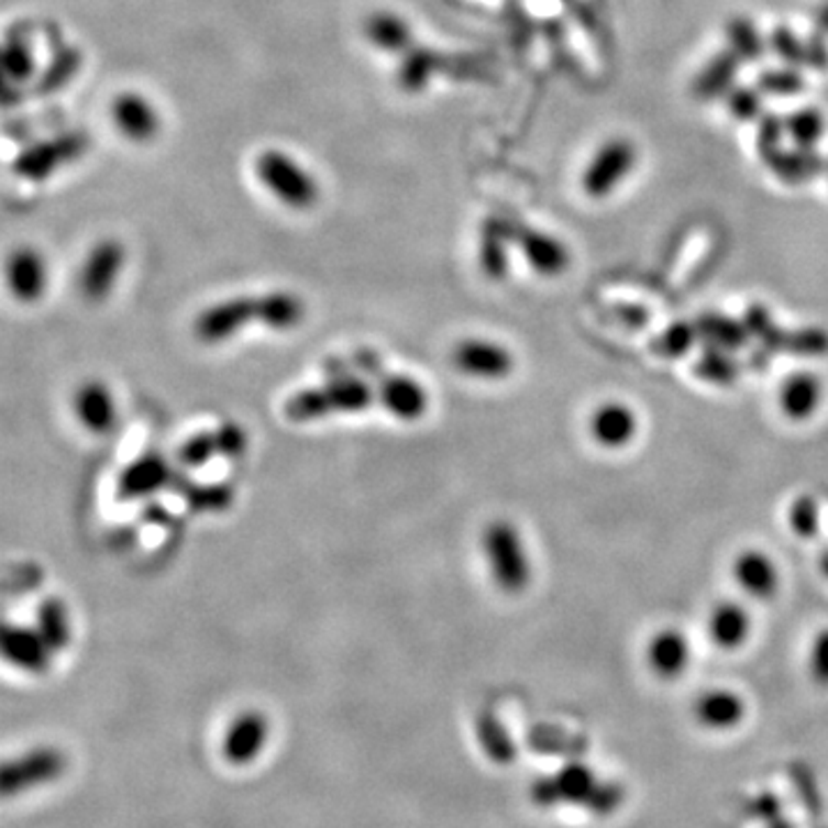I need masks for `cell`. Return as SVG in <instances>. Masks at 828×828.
Segmentation results:
<instances>
[{
    "mask_svg": "<svg viewBox=\"0 0 828 828\" xmlns=\"http://www.w3.org/2000/svg\"><path fill=\"white\" fill-rule=\"evenodd\" d=\"M375 400V387L366 378L347 375V378L328 380L322 387H311L292 394L284 412L295 423L318 421L332 415H355L371 408Z\"/></svg>",
    "mask_w": 828,
    "mask_h": 828,
    "instance_id": "6da1fadb",
    "label": "cell"
},
{
    "mask_svg": "<svg viewBox=\"0 0 828 828\" xmlns=\"http://www.w3.org/2000/svg\"><path fill=\"white\" fill-rule=\"evenodd\" d=\"M484 555L493 583L505 594H522L532 583V564L518 527L509 520H493L484 530Z\"/></svg>",
    "mask_w": 828,
    "mask_h": 828,
    "instance_id": "7a4b0ae2",
    "label": "cell"
},
{
    "mask_svg": "<svg viewBox=\"0 0 828 828\" xmlns=\"http://www.w3.org/2000/svg\"><path fill=\"white\" fill-rule=\"evenodd\" d=\"M256 173L263 187L281 200L286 208L309 210L318 200V183L284 150H265L256 159Z\"/></svg>",
    "mask_w": 828,
    "mask_h": 828,
    "instance_id": "3957f363",
    "label": "cell"
},
{
    "mask_svg": "<svg viewBox=\"0 0 828 828\" xmlns=\"http://www.w3.org/2000/svg\"><path fill=\"white\" fill-rule=\"evenodd\" d=\"M636 166V143L623 136H612L606 143H600L592 159L585 164L581 173V187L589 198L600 200L615 194L626 180H629Z\"/></svg>",
    "mask_w": 828,
    "mask_h": 828,
    "instance_id": "277c9868",
    "label": "cell"
},
{
    "mask_svg": "<svg viewBox=\"0 0 828 828\" xmlns=\"http://www.w3.org/2000/svg\"><path fill=\"white\" fill-rule=\"evenodd\" d=\"M90 147V136L86 132H65L52 139L37 141L21 150L12 162V173L23 180H46L63 166L84 157Z\"/></svg>",
    "mask_w": 828,
    "mask_h": 828,
    "instance_id": "5b68a950",
    "label": "cell"
},
{
    "mask_svg": "<svg viewBox=\"0 0 828 828\" xmlns=\"http://www.w3.org/2000/svg\"><path fill=\"white\" fill-rule=\"evenodd\" d=\"M65 766H67V760L58 748H52V746L33 748L3 766V775H0V790H3L5 796L23 794L33 787L56 781V777L63 775Z\"/></svg>",
    "mask_w": 828,
    "mask_h": 828,
    "instance_id": "8992f818",
    "label": "cell"
},
{
    "mask_svg": "<svg viewBox=\"0 0 828 828\" xmlns=\"http://www.w3.org/2000/svg\"><path fill=\"white\" fill-rule=\"evenodd\" d=\"M256 297L225 299V302L212 305L210 309L198 313V318L194 320V336L206 345L225 343L238 336L249 322H256Z\"/></svg>",
    "mask_w": 828,
    "mask_h": 828,
    "instance_id": "52a82bcc",
    "label": "cell"
},
{
    "mask_svg": "<svg viewBox=\"0 0 828 828\" xmlns=\"http://www.w3.org/2000/svg\"><path fill=\"white\" fill-rule=\"evenodd\" d=\"M451 364L476 380H505L514 373L516 360L507 345L488 339H463L451 350Z\"/></svg>",
    "mask_w": 828,
    "mask_h": 828,
    "instance_id": "ba28073f",
    "label": "cell"
},
{
    "mask_svg": "<svg viewBox=\"0 0 828 828\" xmlns=\"http://www.w3.org/2000/svg\"><path fill=\"white\" fill-rule=\"evenodd\" d=\"M124 265V246L118 240H102L90 249L79 274V290L92 305L104 302L118 284Z\"/></svg>",
    "mask_w": 828,
    "mask_h": 828,
    "instance_id": "9c48e42d",
    "label": "cell"
},
{
    "mask_svg": "<svg viewBox=\"0 0 828 828\" xmlns=\"http://www.w3.org/2000/svg\"><path fill=\"white\" fill-rule=\"evenodd\" d=\"M640 431L638 412L621 404V400H608L600 404L589 417V435L592 440L608 451H619L629 446Z\"/></svg>",
    "mask_w": 828,
    "mask_h": 828,
    "instance_id": "30bf717a",
    "label": "cell"
},
{
    "mask_svg": "<svg viewBox=\"0 0 828 828\" xmlns=\"http://www.w3.org/2000/svg\"><path fill=\"white\" fill-rule=\"evenodd\" d=\"M175 470L168 465V461L157 454V451H147L141 459L130 463L118 476V499L120 501H134L145 499L150 495L159 493L162 488L170 486Z\"/></svg>",
    "mask_w": 828,
    "mask_h": 828,
    "instance_id": "8fae6325",
    "label": "cell"
},
{
    "mask_svg": "<svg viewBox=\"0 0 828 828\" xmlns=\"http://www.w3.org/2000/svg\"><path fill=\"white\" fill-rule=\"evenodd\" d=\"M373 385L380 406L400 421H419L429 410V394L410 375L385 371Z\"/></svg>",
    "mask_w": 828,
    "mask_h": 828,
    "instance_id": "7c38bea8",
    "label": "cell"
},
{
    "mask_svg": "<svg viewBox=\"0 0 828 828\" xmlns=\"http://www.w3.org/2000/svg\"><path fill=\"white\" fill-rule=\"evenodd\" d=\"M269 735L267 718L261 711H242L223 737V758L233 766H246L263 752Z\"/></svg>",
    "mask_w": 828,
    "mask_h": 828,
    "instance_id": "4fadbf2b",
    "label": "cell"
},
{
    "mask_svg": "<svg viewBox=\"0 0 828 828\" xmlns=\"http://www.w3.org/2000/svg\"><path fill=\"white\" fill-rule=\"evenodd\" d=\"M514 244H518L522 251L527 265L541 276H557L566 272L571 263L566 244L560 238L537 229H525V225L514 223Z\"/></svg>",
    "mask_w": 828,
    "mask_h": 828,
    "instance_id": "5bb4252c",
    "label": "cell"
},
{
    "mask_svg": "<svg viewBox=\"0 0 828 828\" xmlns=\"http://www.w3.org/2000/svg\"><path fill=\"white\" fill-rule=\"evenodd\" d=\"M111 115L118 132L134 143L153 141L159 134V113L150 99L139 92H122L113 99Z\"/></svg>",
    "mask_w": 828,
    "mask_h": 828,
    "instance_id": "9a60e30c",
    "label": "cell"
},
{
    "mask_svg": "<svg viewBox=\"0 0 828 828\" xmlns=\"http://www.w3.org/2000/svg\"><path fill=\"white\" fill-rule=\"evenodd\" d=\"M824 394V383L817 373L798 371L787 375L777 389V406L790 421H808L819 412Z\"/></svg>",
    "mask_w": 828,
    "mask_h": 828,
    "instance_id": "2e32d148",
    "label": "cell"
},
{
    "mask_svg": "<svg viewBox=\"0 0 828 828\" xmlns=\"http://www.w3.org/2000/svg\"><path fill=\"white\" fill-rule=\"evenodd\" d=\"M732 578L743 594L755 600H769L781 587L775 562L762 550H743L732 562Z\"/></svg>",
    "mask_w": 828,
    "mask_h": 828,
    "instance_id": "e0dca14e",
    "label": "cell"
},
{
    "mask_svg": "<svg viewBox=\"0 0 828 828\" xmlns=\"http://www.w3.org/2000/svg\"><path fill=\"white\" fill-rule=\"evenodd\" d=\"M52 654L48 644L42 640L37 629H26V626L5 623L3 629V656L14 667L31 672V674H44L52 667Z\"/></svg>",
    "mask_w": 828,
    "mask_h": 828,
    "instance_id": "ac0fdd59",
    "label": "cell"
},
{
    "mask_svg": "<svg viewBox=\"0 0 828 828\" xmlns=\"http://www.w3.org/2000/svg\"><path fill=\"white\" fill-rule=\"evenodd\" d=\"M647 663L659 680H676L691 665V642L676 629H661L647 644Z\"/></svg>",
    "mask_w": 828,
    "mask_h": 828,
    "instance_id": "d6986e66",
    "label": "cell"
},
{
    "mask_svg": "<svg viewBox=\"0 0 828 828\" xmlns=\"http://www.w3.org/2000/svg\"><path fill=\"white\" fill-rule=\"evenodd\" d=\"M48 281L46 263L40 251L23 246L16 249L8 261V284L12 295L23 305H33L44 295Z\"/></svg>",
    "mask_w": 828,
    "mask_h": 828,
    "instance_id": "ffe728a7",
    "label": "cell"
},
{
    "mask_svg": "<svg viewBox=\"0 0 828 828\" xmlns=\"http://www.w3.org/2000/svg\"><path fill=\"white\" fill-rule=\"evenodd\" d=\"M74 410H77L84 429L95 435H107L113 431L118 419L113 394L99 380H88L79 387L77 396H74Z\"/></svg>",
    "mask_w": 828,
    "mask_h": 828,
    "instance_id": "44dd1931",
    "label": "cell"
},
{
    "mask_svg": "<svg viewBox=\"0 0 828 828\" xmlns=\"http://www.w3.org/2000/svg\"><path fill=\"white\" fill-rule=\"evenodd\" d=\"M752 631L750 612L737 600H720L709 612L707 633L714 647L722 651H735L746 644Z\"/></svg>",
    "mask_w": 828,
    "mask_h": 828,
    "instance_id": "7402d4cb",
    "label": "cell"
},
{
    "mask_svg": "<svg viewBox=\"0 0 828 828\" xmlns=\"http://www.w3.org/2000/svg\"><path fill=\"white\" fill-rule=\"evenodd\" d=\"M746 716V702L739 693L711 688L695 699V718L707 730H732Z\"/></svg>",
    "mask_w": 828,
    "mask_h": 828,
    "instance_id": "603a6c76",
    "label": "cell"
},
{
    "mask_svg": "<svg viewBox=\"0 0 828 828\" xmlns=\"http://www.w3.org/2000/svg\"><path fill=\"white\" fill-rule=\"evenodd\" d=\"M514 242V221L488 219L482 231L479 267L490 281H501L509 272V251Z\"/></svg>",
    "mask_w": 828,
    "mask_h": 828,
    "instance_id": "cb8c5ba5",
    "label": "cell"
},
{
    "mask_svg": "<svg viewBox=\"0 0 828 828\" xmlns=\"http://www.w3.org/2000/svg\"><path fill=\"white\" fill-rule=\"evenodd\" d=\"M364 33L373 46H378L380 52H387V54L400 56L415 44V33L410 29V23L404 16H398L387 10L368 14L364 23Z\"/></svg>",
    "mask_w": 828,
    "mask_h": 828,
    "instance_id": "d4e9b609",
    "label": "cell"
},
{
    "mask_svg": "<svg viewBox=\"0 0 828 828\" xmlns=\"http://www.w3.org/2000/svg\"><path fill=\"white\" fill-rule=\"evenodd\" d=\"M258 302V316L256 322H261L263 328L276 330V332H286L302 324L307 316V307L302 302V297H297L286 290H276L256 297Z\"/></svg>",
    "mask_w": 828,
    "mask_h": 828,
    "instance_id": "484cf974",
    "label": "cell"
},
{
    "mask_svg": "<svg viewBox=\"0 0 828 828\" xmlns=\"http://www.w3.org/2000/svg\"><path fill=\"white\" fill-rule=\"evenodd\" d=\"M442 65V56L431 46L412 44L406 54H400L396 79L406 92H419L435 77Z\"/></svg>",
    "mask_w": 828,
    "mask_h": 828,
    "instance_id": "4316f807",
    "label": "cell"
},
{
    "mask_svg": "<svg viewBox=\"0 0 828 828\" xmlns=\"http://www.w3.org/2000/svg\"><path fill=\"white\" fill-rule=\"evenodd\" d=\"M170 490L180 493L183 499L189 505L191 511H200V514H217V511H225L235 499V493L231 486L225 484H210V486H198L194 482H189L187 476H180L178 472L173 474L170 479Z\"/></svg>",
    "mask_w": 828,
    "mask_h": 828,
    "instance_id": "83f0119b",
    "label": "cell"
},
{
    "mask_svg": "<svg viewBox=\"0 0 828 828\" xmlns=\"http://www.w3.org/2000/svg\"><path fill=\"white\" fill-rule=\"evenodd\" d=\"M81 63H84V56H81L79 46H60L58 52L54 54L52 63L44 67L42 77L35 86V95L48 97V95H56L58 90H63L74 77H77L79 69H81Z\"/></svg>",
    "mask_w": 828,
    "mask_h": 828,
    "instance_id": "f1b7e54d",
    "label": "cell"
},
{
    "mask_svg": "<svg viewBox=\"0 0 828 828\" xmlns=\"http://www.w3.org/2000/svg\"><path fill=\"white\" fill-rule=\"evenodd\" d=\"M766 164L771 166V170L777 175V178L792 185L815 178V175L824 168V162L819 159L815 150H803V147L777 150Z\"/></svg>",
    "mask_w": 828,
    "mask_h": 828,
    "instance_id": "f546056e",
    "label": "cell"
},
{
    "mask_svg": "<svg viewBox=\"0 0 828 828\" xmlns=\"http://www.w3.org/2000/svg\"><path fill=\"white\" fill-rule=\"evenodd\" d=\"M37 633L58 654L69 644V617L67 608L58 596L44 598L37 608Z\"/></svg>",
    "mask_w": 828,
    "mask_h": 828,
    "instance_id": "4dcf8cb0",
    "label": "cell"
},
{
    "mask_svg": "<svg viewBox=\"0 0 828 828\" xmlns=\"http://www.w3.org/2000/svg\"><path fill=\"white\" fill-rule=\"evenodd\" d=\"M737 67H739V58L732 52L716 56L711 63H707L705 69L697 74L695 86H693L695 95L702 99H711L716 95L730 92Z\"/></svg>",
    "mask_w": 828,
    "mask_h": 828,
    "instance_id": "1f68e13d",
    "label": "cell"
},
{
    "mask_svg": "<svg viewBox=\"0 0 828 828\" xmlns=\"http://www.w3.org/2000/svg\"><path fill=\"white\" fill-rule=\"evenodd\" d=\"M476 735H479V743L490 762L509 764L516 758V748L511 743V737L507 727L499 722V718L490 711H484L476 720Z\"/></svg>",
    "mask_w": 828,
    "mask_h": 828,
    "instance_id": "d6a6232c",
    "label": "cell"
},
{
    "mask_svg": "<svg viewBox=\"0 0 828 828\" xmlns=\"http://www.w3.org/2000/svg\"><path fill=\"white\" fill-rule=\"evenodd\" d=\"M697 330V336L705 339L711 343V347H720V350H737L746 343L748 339V330L746 324H739L735 322L732 318H725V316H702L695 324Z\"/></svg>",
    "mask_w": 828,
    "mask_h": 828,
    "instance_id": "836d02e7",
    "label": "cell"
},
{
    "mask_svg": "<svg viewBox=\"0 0 828 828\" xmlns=\"http://www.w3.org/2000/svg\"><path fill=\"white\" fill-rule=\"evenodd\" d=\"M3 71L8 84H26L35 74V56L29 37L10 33L3 46Z\"/></svg>",
    "mask_w": 828,
    "mask_h": 828,
    "instance_id": "e575fe53",
    "label": "cell"
},
{
    "mask_svg": "<svg viewBox=\"0 0 828 828\" xmlns=\"http://www.w3.org/2000/svg\"><path fill=\"white\" fill-rule=\"evenodd\" d=\"M826 120L815 107H803L785 118V132L794 147L815 150L819 139L824 136Z\"/></svg>",
    "mask_w": 828,
    "mask_h": 828,
    "instance_id": "d590c367",
    "label": "cell"
},
{
    "mask_svg": "<svg viewBox=\"0 0 828 828\" xmlns=\"http://www.w3.org/2000/svg\"><path fill=\"white\" fill-rule=\"evenodd\" d=\"M727 40H730V52L739 60H758L764 54V40L760 37L758 29L743 16L735 19L727 26Z\"/></svg>",
    "mask_w": 828,
    "mask_h": 828,
    "instance_id": "8d00e7d4",
    "label": "cell"
},
{
    "mask_svg": "<svg viewBox=\"0 0 828 828\" xmlns=\"http://www.w3.org/2000/svg\"><path fill=\"white\" fill-rule=\"evenodd\" d=\"M695 373L699 375L702 380H707V383L730 385L737 378L739 366L732 362L730 355H727V350L709 347L707 353H702V357L697 360Z\"/></svg>",
    "mask_w": 828,
    "mask_h": 828,
    "instance_id": "74e56055",
    "label": "cell"
},
{
    "mask_svg": "<svg viewBox=\"0 0 828 828\" xmlns=\"http://www.w3.org/2000/svg\"><path fill=\"white\" fill-rule=\"evenodd\" d=\"M214 456H219V444H217L214 431L196 433L189 440H185L178 449V463L183 467H203Z\"/></svg>",
    "mask_w": 828,
    "mask_h": 828,
    "instance_id": "f35d334b",
    "label": "cell"
},
{
    "mask_svg": "<svg viewBox=\"0 0 828 828\" xmlns=\"http://www.w3.org/2000/svg\"><path fill=\"white\" fill-rule=\"evenodd\" d=\"M695 336H697L695 328H691V324H684V322H676V324H672V328H667L659 339H654V343H651V350H654L659 357H665V360L682 357L691 350Z\"/></svg>",
    "mask_w": 828,
    "mask_h": 828,
    "instance_id": "ab89813d",
    "label": "cell"
},
{
    "mask_svg": "<svg viewBox=\"0 0 828 828\" xmlns=\"http://www.w3.org/2000/svg\"><path fill=\"white\" fill-rule=\"evenodd\" d=\"M790 527L798 539H815L819 532V505L810 495H801L790 507Z\"/></svg>",
    "mask_w": 828,
    "mask_h": 828,
    "instance_id": "60d3db41",
    "label": "cell"
},
{
    "mask_svg": "<svg viewBox=\"0 0 828 828\" xmlns=\"http://www.w3.org/2000/svg\"><path fill=\"white\" fill-rule=\"evenodd\" d=\"M803 88V77L798 74V67H781V69H766L760 77V92L775 95V97H792L798 95Z\"/></svg>",
    "mask_w": 828,
    "mask_h": 828,
    "instance_id": "b9f144b4",
    "label": "cell"
},
{
    "mask_svg": "<svg viewBox=\"0 0 828 828\" xmlns=\"http://www.w3.org/2000/svg\"><path fill=\"white\" fill-rule=\"evenodd\" d=\"M769 44H771L773 52L777 54V58H781L785 65H790V67L808 65V58H806V42L798 40L792 31H787V29H777L775 33H771Z\"/></svg>",
    "mask_w": 828,
    "mask_h": 828,
    "instance_id": "7bdbcfd3",
    "label": "cell"
},
{
    "mask_svg": "<svg viewBox=\"0 0 828 828\" xmlns=\"http://www.w3.org/2000/svg\"><path fill=\"white\" fill-rule=\"evenodd\" d=\"M781 347H787V353L815 357L828 353V336L819 330H801L794 334H785Z\"/></svg>",
    "mask_w": 828,
    "mask_h": 828,
    "instance_id": "ee69618b",
    "label": "cell"
},
{
    "mask_svg": "<svg viewBox=\"0 0 828 828\" xmlns=\"http://www.w3.org/2000/svg\"><path fill=\"white\" fill-rule=\"evenodd\" d=\"M727 109L737 120H752L762 113V92L750 88H735L727 92Z\"/></svg>",
    "mask_w": 828,
    "mask_h": 828,
    "instance_id": "f6af8a7d",
    "label": "cell"
},
{
    "mask_svg": "<svg viewBox=\"0 0 828 828\" xmlns=\"http://www.w3.org/2000/svg\"><path fill=\"white\" fill-rule=\"evenodd\" d=\"M214 433H217V444H219V456L240 459L246 451L249 438H246V431L242 429L240 423L225 421V423L219 426V429H214Z\"/></svg>",
    "mask_w": 828,
    "mask_h": 828,
    "instance_id": "bcb514c9",
    "label": "cell"
},
{
    "mask_svg": "<svg viewBox=\"0 0 828 828\" xmlns=\"http://www.w3.org/2000/svg\"><path fill=\"white\" fill-rule=\"evenodd\" d=\"M787 136L785 132V118H771V115H764L760 120V132H758V147L762 157L769 162L777 150H783L781 143L783 139Z\"/></svg>",
    "mask_w": 828,
    "mask_h": 828,
    "instance_id": "7dc6e473",
    "label": "cell"
},
{
    "mask_svg": "<svg viewBox=\"0 0 828 828\" xmlns=\"http://www.w3.org/2000/svg\"><path fill=\"white\" fill-rule=\"evenodd\" d=\"M808 670L813 682L821 688H828V629L819 631L813 640L810 656H808Z\"/></svg>",
    "mask_w": 828,
    "mask_h": 828,
    "instance_id": "c3c4849f",
    "label": "cell"
},
{
    "mask_svg": "<svg viewBox=\"0 0 828 828\" xmlns=\"http://www.w3.org/2000/svg\"><path fill=\"white\" fill-rule=\"evenodd\" d=\"M353 364H355V368H360V371L364 373V378H368L371 383L378 380L380 375L387 371V368L383 366L380 355L375 353V350H366V347L357 350L355 357H353Z\"/></svg>",
    "mask_w": 828,
    "mask_h": 828,
    "instance_id": "681fc988",
    "label": "cell"
},
{
    "mask_svg": "<svg viewBox=\"0 0 828 828\" xmlns=\"http://www.w3.org/2000/svg\"><path fill=\"white\" fill-rule=\"evenodd\" d=\"M828 37L826 33H817L813 35L808 42H806V58H808V65L813 67H826L828 65V46H826Z\"/></svg>",
    "mask_w": 828,
    "mask_h": 828,
    "instance_id": "f907efd6",
    "label": "cell"
},
{
    "mask_svg": "<svg viewBox=\"0 0 828 828\" xmlns=\"http://www.w3.org/2000/svg\"><path fill=\"white\" fill-rule=\"evenodd\" d=\"M817 23H819V31L828 35V5L819 8V12H817Z\"/></svg>",
    "mask_w": 828,
    "mask_h": 828,
    "instance_id": "816d5d0a",
    "label": "cell"
},
{
    "mask_svg": "<svg viewBox=\"0 0 828 828\" xmlns=\"http://www.w3.org/2000/svg\"><path fill=\"white\" fill-rule=\"evenodd\" d=\"M826 173H828V164H826Z\"/></svg>",
    "mask_w": 828,
    "mask_h": 828,
    "instance_id": "f5cc1de1",
    "label": "cell"
}]
</instances>
